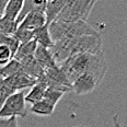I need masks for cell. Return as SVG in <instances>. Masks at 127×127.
I'll use <instances>...</instances> for the list:
<instances>
[{
    "label": "cell",
    "instance_id": "obj_5",
    "mask_svg": "<svg viewBox=\"0 0 127 127\" xmlns=\"http://www.w3.org/2000/svg\"><path fill=\"white\" fill-rule=\"evenodd\" d=\"M25 104L23 92H17L10 95L0 107V118L18 117V116L26 117L28 111Z\"/></svg>",
    "mask_w": 127,
    "mask_h": 127
},
{
    "label": "cell",
    "instance_id": "obj_21",
    "mask_svg": "<svg viewBox=\"0 0 127 127\" xmlns=\"http://www.w3.org/2000/svg\"><path fill=\"white\" fill-rule=\"evenodd\" d=\"M0 45H3L7 48H9L12 56H14L15 52L20 46V43L15 39L13 35H2V34H0Z\"/></svg>",
    "mask_w": 127,
    "mask_h": 127
},
{
    "label": "cell",
    "instance_id": "obj_16",
    "mask_svg": "<svg viewBox=\"0 0 127 127\" xmlns=\"http://www.w3.org/2000/svg\"><path fill=\"white\" fill-rule=\"evenodd\" d=\"M36 47H37V44H36V42L34 41V39L28 42V43L20 44L19 48L17 49L14 56H13V59H15L17 62L20 63L29 57H33Z\"/></svg>",
    "mask_w": 127,
    "mask_h": 127
},
{
    "label": "cell",
    "instance_id": "obj_23",
    "mask_svg": "<svg viewBox=\"0 0 127 127\" xmlns=\"http://www.w3.org/2000/svg\"><path fill=\"white\" fill-rule=\"evenodd\" d=\"M13 36L15 37L18 42L20 44H24L28 43L33 39V31H29V30H23V29H17V31L14 32Z\"/></svg>",
    "mask_w": 127,
    "mask_h": 127
},
{
    "label": "cell",
    "instance_id": "obj_17",
    "mask_svg": "<svg viewBox=\"0 0 127 127\" xmlns=\"http://www.w3.org/2000/svg\"><path fill=\"white\" fill-rule=\"evenodd\" d=\"M22 6H23V0H10V1L7 2L2 17L7 20L15 22L18 17H19L21 9H22Z\"/></svg>",
    "mask_w": 127,
    "mask_h": 127
},
{
    "label": "cell",
    "instance_id": "obj_22",
    "mask_svg": "<svg viewBox=\"0 0 127 127\" xmlns=\"http://www.w3.org/2000/svg\"><path fill=\"white\" fill-rule=\"evenodd\" d=\"M18 29V24L14 21H10L4 19L3 17L0 18V34L2 35H13Z\"/></svg>",
    "mask_w": 127,
    "mask_h": 127
},
{
    "label": "cell",
    "instance_id": "obj_27",
    "mask_svg": "<svg viewBox=\"0 0 127 127\" xmlns=\"http://www.w3.org/2000/svg\"><path fill=\"white\" fill-rule=\"evenodd\" d=\"M112 122H113V127H123L121 125L120 122H118V115L117 114H115L112 117Z\"/></svg>",
    "mask_w": 127,
    "mask_h": 127
},
{
    "label": "cell",
    "instance_id": "obj_8",
    "mask_svg": "<svg viewBox=\"0 0 127 127\" xmlns=\"http://www.w3.org/2000/svg\"><path fill=\"white\" fill-rule=\"evenodd\" d=\"M3 82L8 89L11 90L13 93H17V92H20V90L32 88L34 84L37 82V80L22 71V72L15 73V75L11 77H8V78L3 79Z\"/></svg>",
    "mask_w": 127,
    "mask_h": 127
},
{
    "label": "cell",
    "instance_id": "obj_18",
    "mask_svg": "<svg viewBox=\"0 0 127 127\" xmlns=\"http://www.w3.org/2000/svg\"><path fill=\"white\" fill-rule=\"evenodd\" d=\"M30 111L33 114L38 116H51L55 111V106H53L52 104H49L45 100H41V101L32 104Z\"/></svg>",
    "mask_w": 127,
    "mask_h": 127
},
{
    "label": "cell",
    "instance_id": "obj_2",
    "mask_svg": "<svg viewBox=\"0 0 127 127\" xmlns=\"http://www.w3.org/2000/svg\"><path fill=\"white\" fill-rule=\"evenodd\" d=\"M53 58L58 66L68 57L77 54H97L102 52L101 34L84 35L58 41L49 48Z\"/></svg>",
    "mask_w": 127,
    "mask_h": 127
},
{
    "label": "cell",
    "instance_id": "obj_3",
    "mask_svg": "<svg viewBox=\"0 0 127 127\" xmlns=\"http://www.w3.org/2000/svg\"><path fill=\"white\" fill-rule=\"evenodd\" d=\"M48 31L53 43L66 38L99 34V32L86 21H77L70 23L54 21L48 25Z\"/></svg>",
    "mask_w": 127,
    "mask_h": 127
},
{
    "label": "cell",
    "instance_id": "obj_1",
    "mask_svg": "<svg viewBox=\"0 0 127 127\" xmlns=\"http://www.w3.org/2000/svg\"><path fill=\"white\" fill-rule=\"evenodd\" d=\"M68 81L72 82L83 72H91L102 80L107 70V63L103 52L97 54H77L68 57L59 65Z\"/></svg>",
    "mask_w": 127,
    "mask_h": 127
},
{
    "label": "cell",
    "instance_id": "obj_20",
    "mask_svg": "<svg viewBox=\"0 0 127 127\" xmlns=\"http://www.w3.org/2000/svg\"><path fill=\"white\" fill-rule=\"evenodd\" d=\"M64 94L65 93H64L63 91H59V90L47 87L46 90H45V92H44L43 100H45L46 102H48L49 104L53 105V106H56L57 103L59 102V100L63 97Z\"/></svg>",
    "mask_w": 127,
    "mask_h": 127
},
{
    "label": "cell",
    "instance_id": "obj_10",
    "mask_svg": "<svg viewBox=\"0 0 127 127\" xmlns=\"http://www.w3.org/2000/svg\"><path fill=\"white\" fill-rule=\"evenodd\" d=\"M45 6H46V1L45 0H24L22 9H21V11L19 13V17H18L17 21H15L17 24L19 25L21 21L32 12H36V11L44 12Z\"/></svg>",
    "mask_w": 127,
    "mask_h": 127
},
{
    "label": "cell",
    "instance_id": "obj_4",
    "mask_svg": "<svg viewBox=\"0 0 127 127\" xmlns=\"http://www.w3.org/2000/svg\"><path fill=\"white\" fill-rule=\"evenodd\" d=\"M95 0H66V3L55 21L77 22L88 20L95 4Z\"/></svg>",
    "mask_w": 127,
    "mask_h": 127
},
{
    "label": "cell",
    "instance_id": "obj_19",
    "mask_svg": "<svg viewBox=\"0 0 127 127\" xmlns=\"http://www.w3.org/2000/svg\"><path fill=\"white\" fill-rule=\"evenodd\" d=\"M22 71H23L22 65H21L19 62H17L15 59L12 58L6 66L0 67V77H1L2 79H6L8 77H11L13 75H15V73L22 72Z\"/></svg>",
    "mask_w": 127,
    "mask_h": 127
},
{
    "label": "cell",
    "instance_id": "obj_14",
    "mask_svg": "<svg viewBox=\"0 0 127 127\" xmlns=\"http://www.w3.org/2000/svg\"><path fill=\"white\" fill-rule=\"evenodd\" d=\"M46 88H47V86H46V83H45V81L43 80V78H42L41 80H37V82L31 88L30 92L26 95H24L25 103L34 104V103L43 100V95H44V92H45V90H46Z\"/></svg>",
    "mask_w": 127,
    "mask_h": 127
},
{
    "label": "cell",
    "instance_id": "obj_25",
    "mask_svg": "<svg viewBox=\"0 0 127 127\" xmlns=\"http://www.w3.org/2000/svg\"><path fill=\"white\" fill-rule=\"evenodd\" d=\"M0 127H19L17 117L0 118Z\"/></svg>",
    "mask_w": 127,
    "mask_h": 127
},
{
    "label": "cell",
    "instance_id": "obj_26",
    "mask_svg": "<svg viewBox=\"0 0 127 127\" xmlns=\"http://www.w3.org/2000/svg\"><path fill=\"white\" fill-rule=\"evenodd\" d=\"M7 2H8L7 0H0V18H2V15H3L4 8H6Z\"/></svg>",
    "mask_w": 127,
    "mask_h": 127
},
{
    "label": "cell",
    "instance_id": "obj_6",
    "mask_svg": "<svg viewBox=\"0 0 127 127\" xmlns=\"http://www.w3.org/2000/svg\"><path fill=\"white\" fill-rule=\"evenodd\" d=\"M43 80L45 81L47 87L63 91L64 93L72 90L71 83L68 81V79L66 78L63 71L60 70L59 66H55L53 68L44 70Z\"/></svg>",
    "mask_w": 127,
    "mask_h": 127
},
{
    "label": "cell",
    "instance_id": "obj_24",
    "mask_svg": "<svg viewBox=\"0 0 127 127\" xmlns=\"http://www.w3.org/2000/svg\"><path fill=\"white\" fill-rule=\"evenodd\" d=\"M13 58L11 52L9 51V48H7L3 45H0V67L6 66L8 63Z\"/></svg>",
    "mask_w": 127,
    "mask_h": 127
},
{
    "label": "cell",
    "instance_id": "obj_7",
    "mask_svg": "<svg viewBox=\"0 0 127 127\" xmlns=\"http://www.w3.org/2000/svg\"><path fill=\"white\" fill-rule=\"evenodd\" d=\"M101 79L91 72H83L72 82V91L77 94H89L93 92L101 83Z\"/></svg>",
    "mask_w": 127,
    "mask_h": 127
},
{
    "label": "cell",
    "instance_id": "obj_11",
    "mask_svg": "<svg viewBox=\"0 0 127 127\" xmlns=\"http://www.w3.org/2000/svg\"><path fill=\"white\" fill-rule=\"evenodd\" d=\"M34 58H35V60L37 62V64L41 66V68L43 70L58 66L56 62L54 60V58H53L49 49L44 48V47L38 46V45L35 49V53H34Z\"/></svg>",
    "mask_w": 127,
    "mask_h": 127
},
{
    "label": "cell",
    "instance_id": "obj_12",
    "mask_svg": "<svg viewBox=\"0 0 127 127\" xmlns=\"http://www.w3.org/2000/svg\"><path fill=\"white\" fill-rule=\"evenodd\" d=\"M65 3H66V0H49V1H46L44 14H45L47 25H49L52 22H54L56 20V18L58 17L60 11H62Z\"/></svg>",
    "mask_w": 127,
    "mask_h": 127
},
{
    "label": "cell",
    "instance_id": "obj_13",
    "mask_svg": "<svg viewBox=\"0 0 127 127\" xmlns=\"http://www.w3.org/2000/svg\"><path fill=\"white\" fill-rule=\"evenodd\" d=\"M20 64L22 65L23 72H25L26 75H29L32 78L36 79V80H41L44 77V70L42 69L41 66L37 64L34 56L26 58V59L20 62Z\"/></svg>",
    "mask_w": 127,
    "mask_h": 127
},
{
    "label": "cell",
    "instance_id": "obj_15",
    "mask_svg": "<svg viewBox=\"0 0 127 127\" xmlns=\"http://www.w3.org/2000/svg\"><path fill=\"white\" fill-rule=\"evenodd\" d=\"M33 39L36 42L38 46H42L44 48H52L54 43H53L51 35H49L48 31V25L45 24L44 26L37 29V30L33 31Z\"/></svg>",
    "mask_w": 127,
    "mask_h": 127
},
{
    "label": "cell",
    "instance_id": "obj_9",
    "mask_svg": "<svg viewBox=\"0 0 127 127\" xmlns=\"http://www.w3.org/2000/svg\"><path fill=\"white\" fill-rule=\"evenodd\" d=\"M46 24V19H45L44 12L36 11L28 14L26 17L19 23L18 28L23 29V30L29 31H35L37 29L42 28Z\"/></svg>",
    "mask_w": 127,
    "mask_h": 127
}]
</instances>
